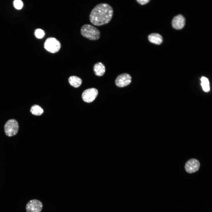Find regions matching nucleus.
<instances>
[{"label":"nucleus","instance_id":"obj_2","mask_svg":"<svg viewBox=\"0 0 212 212\" xmlns=\"http://www.w3.org/2000/svg\"><path fill=\"white\" fill-rule=\"evenodd\" d=\"M81 35L90 40H96L100 36V32L96 27L90 24L83 25L80 29Z\"/></svg>","mask_w":212,"mask_h":212},{"label":"nucleus","instance_id":"obj_8","mask_svg":"<svg viewBox=\"0 0 212 212\" xmlns=\"http://www.w3.org/2000/svg\"><path fill=\"white\" fill-rule=\"evenodd\" d=\"M200 167L199 161L195 158H192L188 160L186 163L185 168L186 171L192 173L197 171Z\"/></svg>","mask_w":212,"mask_h":212},{"label":"nucleus","instance_id":"obj_9","mask_svg":"<svg viewBox=\"0 0 212 212\" xmlns=\"http://www.w3.org/2000/svg\"><path fill=\"white\" fill-rule=\"evenodd\" d=\"M185 24V19L181 15H178L175 16L173 19L172 24L173 27L176 29H182Z\"/></svg>","mask_w":212,"mask_h":212},{"label":"nucleus","instance_id":"obj_7","mask_svg":"<svg viewBox=\"0 0 212 212\" xmlns=\"http://www.w3.org/2000/svg\"><path fill=\"white\" fill-rule=\"evenodd\" d=\"M131 81L130 75L124 73L119 75L115 80L116 85L119 87H123L129 85Z\"/></svg>","mask_w":212,"mask_h":212},{"label":"nucleus","instance_id":"obj_12","mask_svg":"<svg viewBox=\"0 0 212 212\" xmlns=\"http://www.w3.org/2000/svg\"><path fill=\"white\" fill-rule=\"evenodd\" d=\"M69 82L70 84L75 87H78L80 86L82 83V80L79 77L74 76L69 77Z\"/></svg>","mask_w":212,"mask_h":212},{"label":"nucleus","instance_id":"obj_15","mask_svg":"<svg viewBox=\"0 0 212 212\" xmlns=\"http://www.w3.org/2000/svg\"><path fill=\"white\" fill-rule=\"evenodd\" d=\"M34 34L37 38L40 39L43 38L44 36L45 32L42 29H37L35 30Z\"/></svg>","mask_w":212,"mask_h":212},{"label":"nucleus","instance_id":"obj_11","mask_svg":"<svg viewBox=\"0 0 212 212\" xmlns=\"http://www.w3.org/2000/svg\"><path fill=\"white\" fill-rule=\"evenodd\" d=\"M93 69L96 75L98 76H101L104 74L105 71V65L102 63L98 62L94 65Z\"/></svg>","mask_w":212,"mask_h":212},{"label":"nucleus","instance_id":"obj_14","mask_svg":"<svg viewBox=\"0 0 212 212\" xmlns=\"http://www.w3.org/2000/svg\"><path fill=\"white\" fill-rule=\"evenodd\" d=\"M201 85L203 90L206 92L208 91L210 89L209 82L206 77H203L201 79Z\"/></svg>","mask_w":212,"mask_h":212},{"label":"nucleus","instance_id":"obj_5","mask_svg":"<svg viewBox=\"0 0 212 212\" xmlns=\"http://www.w3.org/2000/svg\"><path fill=\"white\" fill-rule=\"evenodd\" d=\"M43 205L41 202L37 199L30 200L26 207L27 212H40L42 208Z\"/></svg>","mask_w":212,"mask_h":212},{"label":"nucleus","instance_id":"obj_4","mask_svg":"<svg viewBox=\"0 0 212 212\" xmlns=\"http://www.w3.org/2000/svg\"><path fill=\"white\" fill-rule=\"evenodd\" d=\"M19 128L18 122L15 119L8 120L4 125V131L5 134L9 137L15 135L17 133Z\"/></svg>","mask_w":212,"mask_h":212},{"label":"nucleus","instance_id":"obj_17","mask_svg":"<svg viewBox=\"0 0 212 212\" xmlns=\"http://www.w3.org/2000/svg\"><path fill=\"white\" fill-rule=\"evenodd\" d=\"M136 1L141 5H144L148 3L150 1L149 0H136Z\"/></svg>","mask_w":212,"mask_h":212},{"label":"nucleus","instance_id":"obj_10","mask_svg":"<svg viewBox=\"0 0 212 212\" xmlns=\"http://www.w3.org/2000/svg\"><path fill=\"white\" fill-rule=\"evenodd\" d=\"M149 41L153 44L159 45L163 42V38L159 34L153 33L149 34L148 37Z\"/></svg>","mask_w":212,"mask_h":212},{"label":"nucleus","instance_id":"obj_3","mask_svg":"<svg viewBox=\"0 0 212 212\" xmlns=\"http://www.w3.org/2000/svg\"><path fill=\"white\" fill-rule=\"evenodd\" d=\"M61 44L60 42L54 37H49L45 41L44 47L48 52L52 53L57 52L60 50Z\"/></svg>","mask_w":212,"mask_h":212},{"label":"nucleus","instance_id":"obj_6","mask_svg":"<svg viewBox=\"0 0 212 212\" xmlns=\"http://www.w3.org/2000/svg\"><path fill=\"white\" fill-rule=\"evenodd\" d=\"M98 91L95 88H90L85 90L82 95L83 100L85 102L90 103L93 101L97 97Z\"/></svg>","mask_w":212,"mask_h":212},{"label":"nucleus","instance_id":"obj_1","mask_svg":"<svg viewBox=\"0 0 212 212\" xmlns=\"http://www.w3.org/2000/svg\"><path fill=\"white\" fill-rule=\"evenodd\" d=\"M113 14V9L110 5L106 3H100L92 10L90 15V20L95 25L102 26L110 22Z\"/></svg>","mask_w":212,"mask_h":212},{"label":"nucleus","instance_id":"obj_13","mask_svg":"<svg viewBox=\"0 0 212 212\" xmlns=\"http://www.w3.org/2000/svg\"><path fill=\"white\" fill-rule=\"evenodd\" d=\"M30 112L34 115H40L43 113L44 110L40 106L35 105L31 107Z\"/></svg>","mask_w":212,"mask_h":212},{"label":"nucleus","instance_id":"obj_16","mask_svg":"<svg viewBox=\"0 0 212 212\" xmlns=\"http://www.w3.org/2000/svg\"><path fill=\"white\" fill-rule=\"evenodd\" d=\"M13 4L14 7L17 9H21L23 5V2L20 0L14 1Z\"/></svg>","mask_w":212,"mask_h":212}]
</instances>
